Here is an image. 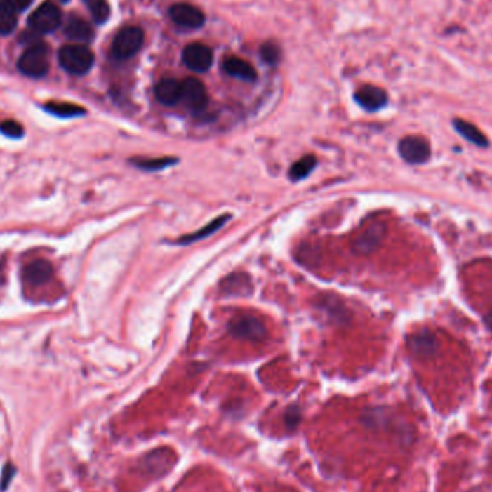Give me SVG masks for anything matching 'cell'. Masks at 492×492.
<instances>
[{
	"instance_id": "obj_1",
	"label": "cell",
	"mask_w": 492,
	"mask_h": 492,
	"mask_svg": "<svg viewBox=\"0 0 492 492\" xmlns=\"http://www.w3.org/2000/svg\"><path fill=\"white\" fill-rule=\"evenodd\" d=\"M61 67L72 75H85L94 65L93 51L82 44L65 45L58 55Z\"/></svg>"
},
{
	"instance_id": "obj_2",
	"label": "cell",
	"mask_w": 492,
	"mask_h": 492,
	"mask_svg": "<svg viewBox=\"0 0 492 492\" xmlns=\"http://www.w3.org/2000/svg\"><path fill=\"white\" fill-rule=\"evenodd\" d=\"M19 71L29 78H42L49 71V48L46 44H31L19 58Z\"/></svg>"
},
{
	"instance_id": "obj_3",
	"label": "cell",
	"mask_w": 492,
	"mask_h": 492,
	"mask_svg": "<svg viewBox=\"0 0 492 492\" xmlns=\"http://www.w3.org/2000/svg\"><path fill=\"white\" fill-rule=\"evenodd\" d=\"M144 44V31L138 26H126L115 35L111 53L119 61H127L140 52Z\"/></svg>"
},
{
	"instance_id": "obj_4",
	"label": "cell",
	"mask_w": 492,
	"mask_h": 492,
	"mask_svg": "<svg viewBox=\"0 0 492 492\" xmlns=\"http://www.w3.org/2000/svg\"><path fill=\"white\" fill-rule=\"evenodd\" d=\"M230 335L239 340L259 341L267 337V328L259 318L253 315H238L234 317L227 324Z\"/></svg>"
},
{
	"instance_id": "obj_5",
	"label": "cell",
	"mask_w": 492,
	"mask_h": 492,
	"mask_svg": "<svg viewBox=\"0 0 492 492\" xmlns=\"http://www.w3.org/2000/svg\"><path fill=\"white\" fill-rule=\"evenodd\" d=\"M62 13L52 2L42 4L31 16H29V26L36 34H51L61 25Z\"/></svg>"
},
{
	"instance_id": "obj_6",
	"label": "cell",
	"mask_w": 492,
	"mask_h": 492,
	"mask_svg": "<svg viewBox=\"0 0 492 492\" xmlns=\"http://www.w3.org/2000/svg\"><path fill=\"white\" fill-rule=\"evenodd\" d=\"M182 101L193 112L204 111L209 102L205 84L193 77L182 81Z\"/></svg>"
},
{
	"instance_id": "obj_7",
	"label": "cell",
	"mask_w": 492,
	"mask_h": 492,
	"mask_svg": "<svg viewBox=\"0 0 492 492\" xmlns=\"http://www.w3.org/2000/svg\"><path fill=\"white\" fill-rule=\"evenodd\" d=\"M183 64L194 72H206L213 64V52L205 44H190L182 53Z\"/></svg>"
},
{
	"instance_id": "obj_8",
	"label": "cell",
	"mask_w": 492,
	"mask_h": 492,
	"mask_svg": "<svg viewBox=\"0 0 492 492\" xmlns=\"http://www.w3.org/2000/svg\"><path fill=\"white\" fill-rule=\"evenodd\" d=\"M399 153L411 164H422L430 157L429 142L418 135H408L400 140Z\"/></svg>"
},
{
	"instance_id": "obj_9",
	"label": "cell",
	"mask_w": 492,
	"mask_h": 492,
	"mask_svg": "<svg viewBox=\"0 0 492 492\" xmlns=\"http://www.w3.org/2000/svg\"><path fill=\"white\" fill-rule=\"evenodd\" d=\"M171 20L185 29H199L205 25L206 16L199 8L190 4H176L168 11Z\"/></svg>"
},
{
	"instance_id": "obj_10",
	"label": "cell",
	"mask_w": 492,
	"mask_h": 492,
	"mask_svg": "<svg viewBox=\"0 0 492 492\" xmlns=\"http://www.w3.org/2000/svg\"><path fill=\"white\" fill-rule=\"evenodd\" d=\"M356 102L366 111L374 112L387 105V93L375 85H363L354 94Z\"/></svg>"
},
{
	"instance_id": "obj_11",
	"label": "cell",
	"mask_w": 492,
	"mask_h": 492,
	"mask_svg": "<svg viewBox=\"0 0 492 492\" xmlns=\"http://www.w3.org/2000/svg\"><path fill=\"white\" fill-rule=\"evenodd\" d=\"M154 95L163 105H176L182 101V82L175 78H164L156 85Z\"/></svg>"
},
{
	"instance_id": "obj_12",
	"label": "cell",
	"mask_w": 492,
	"mask_h": 492,
	"mask_svg": "<svg viewBox=\"0 0 492 492\" xmlns=\"http://www.w3.org/2000/svg\"><path fill=\"white\" fill-rule=\"evenodd\" d=\"M65 35L75 41L77 44H88L94 39V31L93 26L86 22L84 18L71 15L68 18L67 26H65Z\"/></svg>"
},
{
	"instance_id": "obj_13",
	"label": "cell",
	"mask_w": 492,
	"mask_h": 492,
	"mask_svg": "<svg viewBox=\"0 0 492 492\" xmlns=\"http://www.w3.org/2000/svg\"><path fill=\"white\" fill-rule=\"evenodd\" d=\"M409 349L420 357H430L435 354L439 349L438 338L429 331H420L409 337Z\"/></svg>"
},
{
	"instance_id": "obj_14",
	"label": "cell",
	"mask_w": 492,
	"mask_h": 492,
	"mask_svg": "<svg viewBox=\"0 0 492 492\" xmlns=\"http://www.w3.org/2000/svg\"><path fill=\"white\" fill-rule=\"evenodd\" d=\"M53 275V267L45 259H36L23 270V279L31 285H44Z\"/></svg>"
},
{
	"instance_id": "obj_15",
	"label": "cell",
	"mask_w": 492,
	"mask_h": 492,
	"mask_svg": "<svg viewBox=\"0 0 492 492\" xmlns=\"http://www.w3.org/2000/svg\"><path fill=\"white\" fill-rule=\"evenodd\" d=\"M385 237V227L380 223H374L354 241V249L359 253H370L378 248Z\"/></svg>"
},
{
	"instance_id": "obj_16",
	"label": "cell",
	"mask_w": 492,
	"mask_h": 492,
	"mask_svg": "<svg viewBox=\"0 0 492 492\" xmlns=\"http://www.w3.org/2000/svg\"><path fill=\"white\" fill-rule=\"evenodd\" d=\"M223 71L234 78H239L242 81L253 82L258 77L255 68L245 60H241L238 56H229L222 64Z\"/></svg>"
},
{
	"instance_id": "obj_17",
	"label": "cell",
	"mask_w": 492,
	"mask_h": 492,
	"mask_svg": "<svg viewBox=\"0 0 492 492\" xmlns=\"http://www.w3.org/2000/svg\"><path fill=\"white\" fill-rule=\"evenodd\" d=\"M230 219V215H223V216H219L216 219H213L212 222H209L206 226H204L201 229L196 230V232L193 234H189V235H185L183 238H180L178 241V244L180 245H187V244H192V242H197V241H201V239H205L211 235H213L215 232H218V230L226 225V222Z\"/></svg>"
},
{
	"instance_id": "obj_18",
	"label": "cell",
	"mask_w": 492,
	"mask_h": 492,
	"mask_svg": "<svg viewBox=\"0 0 492 492\" xmlns=\"http://www.w3.org/2000/svg\"><path fill=\"white\" fill-rule=\"evenodd\" d=\"M453 127L455 130L468 141L478 147H488V138L484 135L482 131H479L474 124L462 120V119H455L453 120Z\"/></svg>"
},
{
	"instance_id": "obj_19",
	"label": "cell",
	"mask_w": 492,
	"mask_h": 492,
	"mask_svg": "<svg viewBox=\"0 0 492 492\" xmlns=\"http://www.w3.org/2000/svg\"><path fill=\"white\" fill-rule=\"evenodd\" d=\"M222 289L226 294H232V295H245L248 294L252 285L251 281L246 275L244 274H234L227 277L226 279H223L222 282Z\"/></svg>"
},
{
	"instance_id": "obj_20",
	"label": "cell",
	"mask_w": 492,
	"mask_h": 492,
	"mask_svg": "<svg viewBox=\"0 0 492 492\" xmlns=\"http://www.w3.org/2000/svg\"><path fill=\"white\" fill-rule=\"evenodd\" d=\"M45 109L56 117L61 119H72V117H79V115H84L86 111L75 104L71 102H51L45 105Z\"/></svg>"
},
{
	"instance_id": "obj_21",
	"label": "cell",
	"mask_w": 492,
	"mask_h": 492,
	"mask_svg": "<svg viewBox=\"0 0 492 492\" xmlns=\"http://www.w3.org/2000/svg\"><path fill=\"white\" fill-rule=\"evenodd\" d=\"M315 164H317V159L312 154L304 156V157H301L298 161H295L291 166V168H289L288 176H289V179L294 180V182L302 180L314 170Z\"/></svg>"
},
{
	"instance_id": "obj_22",
	"label": "cell",
	"mask_w": 492,
	"mask_h": 492,
	"mask_svg": "<svg viewBox=\"0 0 492 492\" xmlns=\"http://www.w3.org/2000/svg\"><path fill=\"white\" fill-rule=\"evenodd\" d=\"M179 160L176 157H149V159H133L131 163L141 168V170H149V171H156V170H161L166 167H170L173 164H176Z\"/></svg>"
},
{
	"instance_id": "obj_23",
	"label": "cell",
	"mask_w": 492,
	"mask_h": 492,
	"mask_svg": "<svg viewBox=\"0 0 492 492\" xmlns=\"http://www.w3.org/2000/svg\"><path fill=\"white\" fill-rule=\"evenodd\" d=\"M18 25L16 12L6 5L4 0H0V35H9L15 31Z\"/></svg>"
},
{
	"instance_id": "obj_24",
	"label": "cell",
	"mask_w": 492,
	"mask_h": 492,
	"mask_svg": "<svg viewBox=\"0 0 492 492\" xmlns=\"http://www.w3.org/2000/svg\"><path fill=\"white\" fill-rule=\"evenodd\" d=\"M84 4L86 8H88L93 19L97 23L102 25L108 20L111 11H109V5H108L107 0H84Z\"/></svg>"
},
{
	"instance_id": "obj_25",
	"label": "cell",
	"mask_w": 492,
	"mask_h": 492,
	"mask_svg": "<svg viewBox=\"0 0 492 492\" xmlns=\"http://www.w3.org/2000/svg\"><path fill=\"white\" fill-rule=\"evenodd\" d=\"M260 58L268 65H277L281 60V49L275 42H265L260 46Z\"/></svg>"
},
{
	"instance_id": "obj_26",
	"label": "cell",
	"mask_w": 492,
	"mask_h": 492,
	"mask_svg": "<svg viewBox=\"0 0 492 492\" xmlns=\"http://www.w3.org/2000/svg\"><path fill=\"white\" fill-rule=\"evenodd\" d=\"M0 133L11 138H20L23 135V127L15 120H5L0 123Z\"/></svg>"
},
{
	"instance_id": "obj_27",
	"label": "cell",
	"mask_w": 492,
	"mask_h": 492,
	"mask_svg": "<svg viewBox=\"0 0 492 492\" xmlns=\"http://www.w3.org/2000/svg\"><path fill=\"white\" fill-rule=\"evenodd\" d=\"M15 474H16L15 465L12 464V462H8V464L4 467L2 478H0V489L6 491V488L11 485V482H12V479H13Z\"/></svg>"
},
{
	"instance_id": "obj_28",
	"label": "cell",
	"mask_w": 492,
	"mask_h": 492,
	"mask_svg": "<svg viewBox=\"0 0 492 492\" xmlns=\"http://www.w3.org/2000/svg\"><path fill=\"white\" fill-rule=\"evenodd\" d=\"M6 5H9L15 12H22L31 6L32 0H4Z\"/></svg>"
},
{
	"instance_id": "obj_29",
	"label": "cell",
	"mask_w": 492,
	"mask_h": 492,
	"mask_svg": "<svg viewBox=\"0 0 492 492\" xmlns=\"http://www.w3.org/2000/svg\"><path fill=\"white\" fill-rule=\"evenodd\" d=\"M485 323H486V326L489 327V330H492V311L486 315V318H485Z\"/></svg>"
},
{
	"instance_id": "obj_30",
	"label": "cell",
	"mask_w": 492,
	"mask_h": 492,
	"mask_svg": "<svg viewBox=\"0 0 492 492\" xmlns=\"http://www.w3.org/2000/svg\"><path fill=\"white\" fill-rule=\"evenodd\" d=\"M60 2H62V4H67V2H69V0H60Z\"/></svg>"
}]
</instances>
